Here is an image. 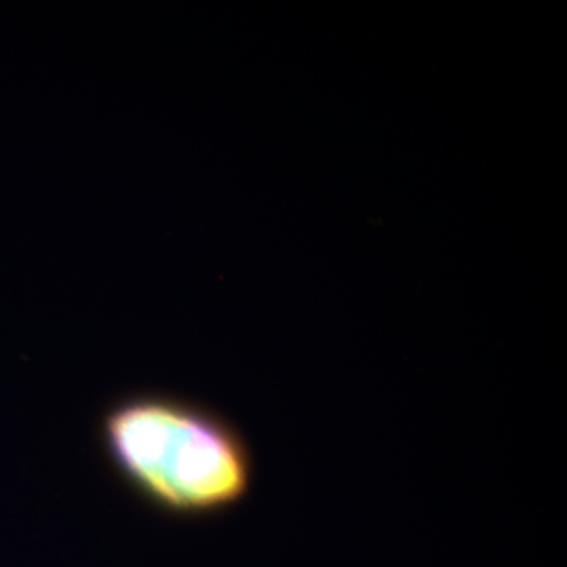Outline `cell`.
<instances>
[{
  "label": "cell",
  "instance_id": "6da1fadb",
  "mask_svg": "<svg viewBox=\"0 0 567 567\" xmlns=\"http://www.w3.org/2000/svg\"><path fill=\"white\" fill-rule=\"evenodd\" d=\"M99 439L126 487L167 516H219L251 494L248 440L203 402L162 391L123 395L100 417Z\"/></svg>",
  "mask_w": 567,
  "mask_h": 567
}]
</instances>
